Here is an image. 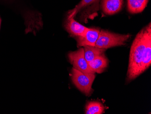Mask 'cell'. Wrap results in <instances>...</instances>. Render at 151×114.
Returning <instances> with one entry per match:
<instances>
[{"mask_svg": "<svg viewBox=\"0 0 151 114\" xmlns=\"http://www.w3.org/2000/svg\"><path fill=\"white\" fill-rule=\"evenodd\" d=\"M151 38V25H148L141 30L137 35L132 43L130 51L127 80L130 81L138 77L142 60L145 53L147 43Z\"/></svg>", "mask_w": 151, "mask_h": 114, "instance_id": "6da1fadb", "label": "cell"}, {"mask_svg": "<svg viewBox=\"0 0 151 114\" xmlns=\"http://www.w3.org/2000/svg\"><path fill=\"white\" fill-rule=\"evenodd\" d=\"M130 37L131 35L129 34H120L101 30H100L95 46L106 49L113 47L123 46Z\"/></svg>", "mask_w": 151, "mask_h": 114, "instance_id": "7a4b0ae2", "label": "cell"}, {"mask_svg": "<svg viewBox=\"0 0 151 114\" xmlns=\"http://www.w3.org/2000/svg\"><path fill=\"white\" fill-rule=\"evenodd\" d=\"M95 74H86L73 68L72 78L77 88L86 96H91L93 92L92 85L95 79Z\"/></svg>", "mask_w": 151, "mask_h": 114, "instance_id": "3957f363", "label": "cell"}, {"mask_svg": "<svg viewBox=\"0 0 151 114\" xmlns=\"http://www.w3.org/2000/svg\"><path fill=\"white\" fill-rule=\"evenodd\" d=\"M68 58L74 68L86 74H95L85 58L84 48L69 53Z\"/></svg>", "mask_w": 151, "mask_h": 114, "instance_id": "277c9868", "label": "cell"}, {"mask_svg": "<svg viewBox=\"0 0 151 114\" xmlns=\"http://www.w3.org/2000/svg\"><path fill=\"white\" fill-rule=\"evenodd\" d=\"M100 31L97 29L88 28L83 36L77 37L78 46H95Z\"/></svg>", "mask_w": 151, "mask_h": 114, "instance_id": "5b68a950", "label": "cell"}, {"mask_svg": "<svg viewBox=\"0 0 151 114\" xmlns=\"http://www.w3.org/2000/svg\"><path fill=\"white\" fill-rule=\"evenodd\" d=\"M65 28L68 33L75 37L83 36L89 28L75 21L73 17H68L65 23Z\"/></svg>", "mask_w": 151, "mask_h": 114, "instance_id": "8992f818", "label": "cell"}, {"mask_svg": "<svg viewBox=\"0 0 151 114\" xmlns=\"http://www.w3.org/2000/svg\"><path fill=\"white\" fill-rule=\"evenodd\" d=\"M124 0H101V8L106 15H113L120 12Z\"/></svg>", "mask_w": 151, "mask_h": 114, "instance_id": "52a82bcc", "label": "cell"}, {"mask_svg": "<svg viewBox=\"0 0 151 114\" xmlns=\"http://www.w3.org/2000/svg\"><path fill=\"white\" fill-rule=\"evenodd\" d=\"M89 66L95 73H102L108 65L109 61L105 54L95 58L88 62Z\"/></svg>", "mask_w": 151, "mask_h": 114, "instance_id": "ba28073f", "label": "cell"}, {"mask_svg": "<svg viewBox=\"0 0 151 114\" xmlns=\"http://www.w3.org/2000/svg\"><path fill=\"white\" fill-rule=\"evenodd\" d=\"M149 0H127V9L129 12L137 14L143 12Z\"/></svg>", "mask_w": 151, "mask_h": 114, "instance_id": "9c48e42d", "label": "cell"}, {"mask_svg": "<svg viewBox=\"0 0 151 114\" xmlns=\"http://www.w3.org/2000/svg\"><path fill=\"white\" fill-rule=\"evenodd\" d=\"M151 65V38H149L147 43L145 53L142 60L139 75L141 74L146 70Z\"/></svg>", "mask_w": 151, "mask_h": 114, "instance_id": "30bf717a", "label": "cell"}, {"mask_svg": "<svg viewBox=\"0 0 151 114\" xmlns=\"http://www.w3.org/2000/svg\"><path fill=\"white\" fill-rule=\"evenodd\" d=\"M83 48L85 58L88 62L92 61L96 57L105 54L106 50L96 46H85Z\"/></svg>", "mask_w": 151, "mask_h": 114, "instance_id": "8fae6325", "label": "cell"}, {"mask_svg": "<svg viewBox=\"0 0 151 114\" xmlns=\"http://www.w3.org/2000/svg\"><path fill=\"white\" fill-rule=\"evenodd\" d=\"M105 110V107L99 102H91L88 103L86 106V114H101Z\"/></svg>", "mask_w": 151, "mask_h": 114, "instance_id": "7c38bea8", "label": "cell"}, {"mask_svg": "<svg viewBox=\"0 0 151 114\" xmlns=\"http://www.w3.org/2000/svg\"><path fill=\"white\" fill-rule=\"evenodd\" d=\"M100 0H81L78 5L76 6L74 9L68 12V17H74L75 16L77 15V13L81 9L84 8L86 6L93 4L94 2H98Z\"/></svg>", "mask_w": 151, "mask_h": 114, "instance_id": "4fadbf2b", "label": "cell"}, {"mask_svg": "<svg viewBox=\"0 0 151 114\" xmlns=\"http://www.w3.org/2000/svg\"><path fill=\"white\" fill-rule=\"evenodd\" d=\"M0 1H2V2L6 3H11V2H12L13 1H14V0H0Z\"/></svg>", "mask_w": 151, "mask_h": 114, "instance_id": "5bb4252c", "label": "cell"}, {"mask_svg": "<svg viewBox=\"0 0 151 114\" xmlns=\"http://www.w3.org/2000/svg\"><path fill=\"white\" fill-rule=\"evenodd\" d=\"M1 18H0V28H1Z\"/></svg>", "mask_w": 151, "mask_h": 114, "instance_id": "9a60e30c", "label": "cell"}]
</instances>
